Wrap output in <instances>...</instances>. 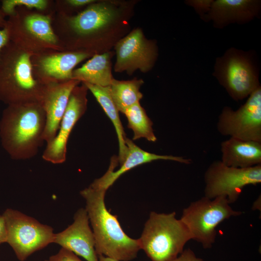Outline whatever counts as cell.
<instances>
[{
    "mask_svg": "<svg viewBox=\"0 0 261 261\" xmlns=\"http://www.w3.org/2000/svg\"><path fill=\"white\" fill-rule=\"evenodd\" d=\"M45 114L39 102L7 105L0 118V141L14 160L34 157L44 140Z\"/></svg>",
    "mask_w": 261,
    "mask_h": 261,
    "instance_id": "6da1fadb",
    "label": "cell"
},
{
    "mask_svg": "<svg viewBox=\"0 0 261 261\" xmlns=\"http://www.w3.org/2000/svg\"><path fill=\"white\" fill-rule=\"evenodd\" d=\"M106 192L89 186L80 193L86 201L85 209L92 227L95 251L98 256L117 261H131L141 249L138 239L126 234L117 217L107 210L104 202Z\"/></svg>",
    "mask_w": 261,
    "mask_h": 261,
    "instance_id": "7a4b0ae2",
    "label": "cell"
},
{
    "mask_svg": "<svg viewBox=\"0 0 261 261\" xmlns=\"http://www.w3.org/2000/svg\"><path fill=\"white\" fill-rule=\"evenodd\" d=\"M30 54L8 39L0 53V100L7 105L41 102L46 84L33 74Z\"/></svg>",
    "mask_w": 261,
    "mask_h": 261,
    "instance_id": "3957f363",
    "label": "cell"
},
{
    "mask_svg": "<svg viewBox=\"0 0 261 261\" xmlns=\"http://www.w3.org/2000/svg\"><path fill=\"white\" fill-rule=\"evenodd\" d=\"M176 213L151 212L141 237L138 239L143 249L152 261H172L184 250L191 240L190 234Z\"/></svg>",
    "mask_w": 261,
    "mask_h": 261,
    "instance_id": "277c9868",
    "label": "cell"
},
{
    "mask_svg": "<svg viewBox=\"0 0 261 261\" xmlns=\"http://www.w3.org/2000/svg\"><path fill=\"white\" fill-rule=\"evenodd\" d=\"M252 56L251 52L232 47L216 59L213 75L235 101L248 97L261 87Z\"/></svg>",
    "mask_w": 261,
    "mask_h": 261,
    "instance_id": "5b68a950",
    "label": "cell"
},
{
    "mask_svg": "<svg viewBox=\"0 0 261 261\" xmlns=\"http://www.w3.org/2000/svg\"><path fill=\"white\" fill-rule=\"evenodd\" d=\"M242 214V211L233 210L224 197L210 199L203 196L185 208L180 219L188 229L191 240L208 249L215 242L218 225Z\"/></svg>",
    "mask_w": 261,
    "mask_h": 261,
    "instance_id": "8992f818",
    "label": "cell"
},
{
    "mask_svg": "<svg viewBox=\"0 0 261 261\" xmlns=\"http://www.w3.org/2000/svg\"><path fill=\"white\" fill-rule=\"evenodd\" d=\"M2 215L7 230L6 243L20 261L53 243L55 233L51 227L11 208L7 209Z\"/></svg>",
    "mask_w": 261,
    "mask_h": 261,
    "instance_id": "52a82bcc",
    "label": "cell"
},
{
    "mask_svg": "<svg viewBox=\"0 0 261 261\" xmlns=\"http://www.w3.org/2000/svg\"><path fill=\"white\" fill-rule=\"evenodd\" d=\"M204 181V197L210 199L223 197L231 204L237 200L244 187L261 183V164L238 168L215 160L205 172Z\"/></svg>",
    "mask_w": 261,
    "mask_h": 261,
    "instance_id": "ba28073f",
    "label": "cell"
},
{
    "mask_svg": "<svg viewBox=\"0 0 261 261\" xmlns=\"http://www.w3.org/2000/svg\"><path fill=\"white\" fill-rule=\"evenodd\" d=\"M217 128L220 134L244 140L261 142V87L248 97L236 110L223 107Z\"/></svg>",
    "mask_w": 261,
    "mask_h": 261,
    "instance_id": "9c48e42d",
    "label": "cell"
},
{
    "mask_svg": "<svg viewBox=\"0 0 261 261\" xmlns=\"http://www.w3.org/2000/svg\"><path fill=\"white\" fill-rule=\"evenodd\" d=\"M116 72L132 73L137 70L148 72L153 67L158 56L155 43L145 37L142 30L136 29L116 44Z\"/></svg>",
    "mask_w": 261,
    "mask_h": 261,
    "instance_id": "30bf717a",
    "label": "cell"
},
{
    "mask_svg": "<svg viewBox=\"0 0 261 261\" xmlns=\"http://www.w3.org/2000/svg\"><path fill=\"white\" fill-rule=\"evenodd\" d=\"M88 89L83 84L72 90L64 115L61 119L58 133L43 152L42 158L53 164H61L66 159L67 146L70 134L87 108V94Z\"/></svg>",
    "mask_w": 261,
    "mask_h": 261,
    "instance_id": "8fae6325",
    "label": "cell"
},
{
    "mask_svg": "<svg viewBox=\"0 0 261 261\" xmlns=\"http://www.w3.org/2000/svg\"><path fill=\"white\" fill-rule=\"evenodd\" d=\"M73 223L64 231L55 233L53 243L70 250L87 261H99L95 239L85 208L75 213Z\"/></svg>",
    "mask_w": 261,
    "mask_h": 261,
    "instance_id": "7c38bea8",
    "label": "cell"
},
{
    "mask_svg": "<svg viewBox=\"0 0 261 261\" xmlns=\"http://www.w3.org/2000/svg\"><path fill=\"white\" fill-rule=\"evenodd\" d=\"M80 82L75 79L46 84L42 104L45 114L44 142L47 144L56 136L71 94Z\"/></svg>",
    "mask_w": 261,
    "mask_h": 261,
    "instance_id": "4fadbf2b",
    "label": "cell"
},
{
    "mask_svg": "<svg viewBox=\"0 0 261 261\" xmlns=\"http://www.w3.org/2000/svg\"><path fill=\"white\" fill-rule=\"evenodd\" d=\"M261 2L259 0H214L204 21H212L215 27L222 29L232 23L242 24L259 16Z\"/></svg>",
    "mask_w": 261,
    "mask_h": 261,
    "instance_id": "5bb4252c",
    "label": "cell"
},
{
    "mask_svg": "<svg viewBox=\"0 0 261 261\" xmlns=\"http://www.w3.org/2000/svg\"><path fill=\"white\" fill-rule=\"evenodd\" d=\"M125 141L128 147V153L125 160L120 165L119 169L115 171V168L110 165L105 174L101 177L95 179L90 185V187L107 191L114 183L126 172L137 166L154 160H168L185 164H189L192 162L190 159L183 157L158 155L147 152L140 148L127 137Z\"/></svg>",
    "mask_w": 261,
    "mask_h": 261,
    "instance_id": "9a60e30c",
    "label": "cell"
},
{
    "mask_svg": "<svg viewBox=\"0 0 261 261\" xmlns=\"http://www.w3.org/2000/svg\"><path fill=\"white\" fill-rule=\"evenodd\" d=\"M119 15L118 10L102 2L93 4L72 17L70 25L79 35H89L103 31L114 23Z\"/></svg>",
    "mask_w": 261,
    "mask_h": 261,
    "instance_id": "2e32d148",
    "label": "cell"
},
{
    "mask_svg": "<svg viewBox=\"0 0 261 261\" xmlns=\"http://www.w3.org/2000/svg\"><path fill=\"white\" fill-rule=\"evenodd\" d=\"M221 161L234 168H247L261 164V142L230 137L221 143Z\"/></svg>",
    "mask_w": 261,
    "mask_h": 261,
    "instance_id": "e0dca14e",
    "label": "cell"
},
{
    "mask_svg": "<svg viewBox=\"0 0 261 261\" xmlns=\"http://www.w3.org/2000/svg\"><path fill=\"white\" fill-rule=\"evenodd\" d=\"M89 56L84 52L52 55L42 58L40 67L45 76L51 79L49 83L65 82L72 79L74 68Z\"/></svg>",
    "mask_w": 261,
    "mask_h": 261,
    "instance_id": "ac0fdd59",
    "label": "cell"
},
{
    "mask_svg": "<svg viewBox=\"0 0 261 261\" xmlns=\"http://www.w3.org/2000/svg\"><path fill=\"white\" fill-rule=\"evenodd\" d=\"M111 54H96L72 72V79L94 85L108 87L114 79L112 74Z\"/></svg>",
    "mask_w": 261,
    "mask_h": 261,
    "instance_id": "d6986e66",
    "label": "cell"
},
{
    "mask_svg": "<svg viewBox=\"0 0 261 261\" xmlns=\"http://www.w3.org/2000/svg\"><path fill=\"white\" fill-rule=\"evenodd\" d=\"M83 84L93 94L115 127L119 145L117 159L120 165L125 160L128 153V147L125 141L127 137L119 118V111L111 97L110 87H101L88 83Z\"/></svg>",
    "mask_w": 261,
    "mask_h": 261,
    "instance_id": "ffe728a7",
    "label": "cell"
},
{
    "mask_svg": "<svg viewBox=\"0 0 261 261\" xmlns=\"http://www.w3.org/2000/svg\"><path fill=\"white\" fill-rule=\"evenodd\" d=\"M143 83L141 79L127 81L113 79L109 86L110 91L119 112L124 114L128 108L139 102L143 98L140 88Z\"/></svg>",
    "mask_w": 261,
    "mask_h": 261,
    "instance_id": "44dd1931",
    "label": "cell"
},
{
    "mask_svg": "<svg viewBox=\"0 0 261 261\" xmlns=\"http://www.w3.org/2000/svg\"><path fill=\"white\" fill-rule=\"evenodd\" d=\"M124 114L128 120V127L133 132V140L145 138L149 142L156 141L153 122L139 102L128 108Z\"/></svg>",
    "mask_w": 261,
    "mask_h": 261,
    "instance_id": "7402d4cb",
    "label": "cell"
},
{
    "mask_svg": "<svg viewBox=\"0 0 261 261\" xmlns=\"http://www.w3.org/2000/svg\"><path fill=\"white\" fill-rule=\"evenodd\" d=\"M50 22L47 16L33 14L26 17L24 25L27 30L38 39L49 44H55L57 39Z\"/></svg>",
    "mask_w": 261,
    "mask_h": 261,
    "instance_id": "603a6c76",
    "label": "cell"
},
{
    "mask_svg": "<svg viewBox=\"0 0 261 261\" xmlns=\"http://www.w3.org/2000/svg\"><path fill=\"white\" fill-rule=\"evenodd\" d=\"M47 3L44 0H3L1 9L4 14L13 15L17 6L23 5L28 8L43 10L46 8Z\"/></svg>",
    "mask_w": 261,
    "mask_h": 261,
    "instance_id": "cb8c5ba5",
    "label": "cell"
},
{
    "mask_svg": "<svg viewBox=\"0 0 261 261\" xmlns=\"http://www.w3.org/2000/svg\"><path fill=\"white\" fill-rule=\"evenodd\" d=\"M214 0H187L185 3L195 10L203 20L210 10Z\"/></svg>",
    "mask_w": 261,
    "mask_h": 261,
    "instance_id": "d4e9b609",
    "label": "cell"
},
{
    "mask_svg": "<svg viewBox=\"0 0 261 261\" xmlns=\"http://www.w3.org/2000/svg\"><path fill=\"white\" fill-rule=\"evenodd\" d=\"M49 261H82L72 252L61 248L56 254L52 255Z\"/></svg>",
    "mask_w": 261,
    "mask_h": 261,
    "instance_id": "484cf974",
    "label": "cell"
},
{
    "mask_svg": "<svg viewBox=\"0 0 261 261\" xmlns=\"http://www.w3.org/2000/svg\"><path fill=\"white\" fill-rule=\"evenodd\" d=\"M172 261H203V259L198 257L190 248H187Z\"/></svg>",
    "mask_w": 261,
    "mask_h": 261,
    "instance_id": "4316f807",
    "label": "cell"
},
{
    "mask_svg": "<svg viewBox=\"0 0 261 261\" xmlns=\"http://www.w3.org/2000/svg\"><path fill=\"white\" fill-rule=\"evenodd\" d=\"M7 230L3 215H0V244L6 243Z\"/></svg>",
    "mask_w": 261,
    "mask_h": 261,
    "instance_id": "83f0119b",
    "label": "cell"
},
{
    "mask_svg": "<svg viewBox=\"0 0 261 261\" xmlns=\"http://www.w3.org/2000/svg\"><path fill=\"white\" fill-rule=\"evenodd\" d=\"M9 39V33L7 28L5 27L0 29V53L2 48L6 44Z\"/></svg>",
    "mask_w": 261,
    "mask_h": 261,
    "instance_id": "f1b7e54d",
    "label": "cell"
},
{
    "mask_svg": "<svg viewBox=\"0 0 261 261\" xmlns=\"http://www.w3.org/2000/svg\"><path fill=\"white\" fill-rule=\"evenodd\" d=\"M67 2L74 7H80L90 4L95 1L93 0H68Z\"/></svg>",
    "mask_w": 261,
    "mask_h": 261,
    "instance_id": "f546056e",
    "label": "cell"
},
{
    "mask_svg": "<svg viewBox=\"0 0 261 261\" xmlns=\"http://www.w3.org/2000/svg\"><path fill=\"white\" fill-rule=\"evenodd\" d=\"M98 257L99 261H117L113 259L102 255H98Z\"/></svg>",
    "mask_w": 261,
    "mask_h": 261,
    "instance_id": "4dcf8cb0",
    "label": "cell"
},
{
    "mask_svg": "<svg viewBox=\"0 0 261 261\" xmlns=\"http://www.w3.org/2000/svg\"><path fill=\"white\" fill-rule=\"evenodd\" d=\"M6 24H7V22H6L3 19V18L2 16V13L0 10V27H1L2 28H5L6 26Z\"/></svg>",
    "mask_w": 261,
    "mask_h": 261,
    "instance_id": "1f68e13d",
    "label": "cell"
},
{
    "mask_svg": "<svg viewBox=\"0 0 261 261\" xmlns=\"http://www.w3.org/2000/svg\"><path fill=\"white\" fill-rule=\"evenodd\" d=\"M48 261V260H45V261Z\"/></svg>",
    "mask_w": 261,
    "mask_h": 261,
    "instance_id": "d6a6232c",
    "label": "cell"
}]
</instances>
